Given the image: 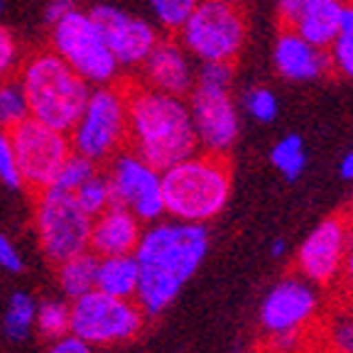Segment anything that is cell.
<instances>
[{
	"label": "cell",
	"instance_id": "1",
	"mask_svg": "<svg viewBox=\"0 0 353 353\" xmlns=\"http://www.w3.org/2000/svg\"><path fill=\"white\" fill-rule=\"evenodd\" d=\"M209 253V228L184 221H152L132 250L138 263L135 302L148 316L162 314L196 275Z\"/></svg>",
	"mask_w": 353,
	"mask_h": 353
},
{
	"label": "cell",
	"instance_id": "2",
	"mask_svg": "<svg viewBox=\"0 0 353 353\" xmlns=\"http://www.w3.org/2000/svg\"><path fill=\"white\" fill-rule=\"evenodd\" d=\"M128 150L154 170H167L199 150L184 96L154 91L145 83H125Z\"/></svg>",
	"mask_w": 353,
	"mask_h": 353
},
{
	"label": "cell",
	"instance_id": "3",
	"mask_svg": "<svg viewBox=\"0 0 353 353\" xmlns=\"http://www.w3.org/2000/svg\"><path fill=\"white\" fill-rule=\"evenodd\" d=\"M233 174L226 154L196 150L176 165L162 170L165 216L184 223H209L226 209Z\"/></svg>",
	"mask_w": 353,
	"mask_h": 353
},
{
	"label": "cell",
	"instance_id": "4",
	"mask_svg": "<svg viewBox=\"0 0 353 353\" xmlns=\"http://www.w3.org/2000/svg\"><path fill=\"white\" fill-rule=\"evenodd\" d=\"M17 81L28 99L30 118L64 132L72 130L91 91V86L52 50L34 52L22 61Z\"/></svg>",
	"mask_w": 353,
	"mask_h": 353
},
{
	"label": "cell",
	"instance_id": "5",
	"mask_svg": "<svg viewBox=\"0 0 353 353\" xmlns=\"http://www.w3.org/2000/svg\"><path fill=\"white\" fill-rule=\"evenodd\" d=\"M72 150L86 160L103 165L128 148V101L125 83L91 86L88 99L69 130Z\"/></svg>",
	"mask_w": 353,
	"mask_h": 353
},
{
	"label": "cell",
	"instance_id": "6",
	"mask_svg": "<svg viewBox=\"0 0 353 353\" xmlns=\"http://www.w3.org/2000/svg\"><path fill=\"white\" fill-rule=\"evenodd\" d=\"M176 39L192 59L231 61L245 44V17L226 0H199L176 30Z\"/></svg>",
	"mask_w": 353,
	"mask_h": 353
},
{
	"label": "cell",
	"instance_id": "7",
	"mask_svg": "<svg viewBox=\"0 0 353 353\" xmlns=\"http://www.w3.org/2000/svg\"><path fill=\"white\" fill-rule=\"evenodd\" d=\"M52 52L72 66L88 86L113 83L121 74L116 57L88 10L74 8L52 25Z\"/></svg>",
	"mask_w": 353,
	"mask_h": 353
},
{
	"label": "cell",
	"instance_id": "8",
	"mask_svg": "<svg viewBox=\"0 0 353 353\" xmlns=\"http://www.w3.org/2000/svg\"><path fill=\"white\" fill-rule=\"evenodd\" d=\"M91 216L77 204L72 192L47 187L34 194V231L42 255L50 263L88 250Z\"/></svg>",
	"mask_w": 353,
	"mask_h": 353
},
{
	"label": "cell",
	"instance_id": "9",
	"mask_svg": "<svg viewBox=\"0 0 353 353\" xmlns=\"http://www.w3.org/2000/svg\"><path fill=\"white\" fill-rule=\"evenodd\" d=\"M72 326L69 334L88 346H116L138 336L145 326V314L135 299L110 297L99 290L72 299Z\"/></svg>",
	"mask_w": 353,
	"mask_h": 353
},
{
	"label": "cell",
	"instance_id": "10",
	"mask_svg": "<svg viewBox=\"0 0 353 353\" xmlns=\"http://www.w3.org/2000/svg\"><path fill=\"white\" fill-rule=\"evenodd\" d=\"M12 150H15L17 170L22 176V187L32 194L52 187L66 157L74 152L69 143V132L44 125L34 118L15 123L8 128Z\"/></svg>",
	"mask_w": 353,
	"mask_h": 353
},
{
	"label": "cell",
	"instance_id": "11",
	"mask_svg": "<svg viewBox=\"0 0 353 353\" xmlns=\"http://www.w3.org/2000/svg\"><path fill=\"white\" fill-rule=\"evenodd\" d=\"M108 184L113 204L130 209L143 223H152L165 216L162 201V172L154 170L140 154L123 148L108 160Z\"/></svg>",
	"mask_w": 353,
	"mask_h": 353
},
{
	"label": "cell",
	"instance_id": "12",
	"mask_svg": "<svg viewBox=\"0 0 353 353\" xmlns=\"http://www.w3.org/2000/svg\"><path fill=\"white\" fill-rule=\"evenodd\" d=\"M351 243L353 228L346 214L329 216L321 223H316L299 245L297 272L319 290L336 285Z\"/></svg>",
	"mask_w": 353,
	"mask_h": 353
},
{
	"label": "cell",
	"instance_id": "13",
	"mask_svg": "<svg viewBox=\"0 0 353 353\" xmlns=\"http://www.w3.org/2000/svg\"><path fill=\"white\" fill-rule=\"evenodd\" d=\"M187 105L194 132H196L199 150L226 154L238 140V132H241L238 108L233 103L231 88L194 81Z\"/></svg>",
	"mask_w": 353,
	"mask_h": 353
},
{
	"label": "cell",
	"instance_id": "14",
	"mask_svg": "<svg viewBox=\"0 0 353 353\" xmlns=\"http://www.w3.org/2000/svg\"><path fill=\"white\" fill-rule=\"evenodd\" d=\"M321 294L302 275L282 277L260 304V326L268 336L280 334H302L319 312Z\"/></svg>",
	"mask_w": 353,
	"mask_h": 353
},
{
	"label": "cell",
	"instance_id": "15",
	"mask_svg": "<svg viewBox=\"0 0 353 353\" xmlns=\"http://www.w3.org/2000/svg\"><path fill=\"white\" fill-rule=\"evenodd\" d=\"M88 12L99 25L118 66L121 69H140L154 42L160 39V32L152 22L140 15H132L118 6H110V3L94 6Z\"/></svg>",
	"mask_w": 353,
	"mask_h": 353
},
{
	"label": "cell",
	"instance_id": "16",
	"mask_svg": "<svg viewBox=\"0 0 353 353\" xmlns=\"http://www.w3.org/2000/svg\"><path fill=\"white\" fill-rule=\"evenodd\" d=\"M143 83L154 91L172 96H187L196 81L192 57L184 50L179 39L160 37L140 64Z\"/></svg>",
	"mask_w": 353,
	"mask_h": 353
},
{
	"label": "cell",
	"instance_id": "17",
	"mask_svg": "<svg viewBox=\"0 0 353 353\" xmlns=\"http://www.w3.org/2000/svg\"><path fill=\"white\" fill-rule=\"evenodd\" d=\"M272 64L287 81H314L331 69L329 50L314 47L292 28H282L272 47Z\"/></svg>",
	"mask_w": 353,
	"mask_h": 353
},
{
	"label": "cell",
	"instance_id": "18",
	"mask_svg": "<svg viewBox=\"0 0 353 353\" xmlns=\"http://www.w3.org/2000/svg\"><path fill=\"white\" fill-rule=\"evenodd\" d=\"M140 233H143V221L138 216L121 204H110L91 221L88 250L99 258L132 253L140 241Z\"/></svg>",
	"mask_w": 353,
	"mask_h": 353
},
{
	"label": "cell",
	"instance_id": "19",
	"mask_svg": "<svg viewBox=\"0 0 353 353\" xmlns=\"http://www.w3.org/2000/svg\"><path fill=\"white\" fill-rule=\"evenodd\" d=\"M341 15L343 0H302L290 28L314 47L329 50L331 42L341 34Z\"/></svg>",
	"mask_w": 353,
	"mask_h": 353
},
{
	"label": "cell",
	"instance_id": "20",
	"mask_svg": "<svg viewBox=\"0 0 353 353\" xmlns=\"http://www.w3.org/2000/svg\"><path fill=\"white\" fill-rule=\"evenodd\" d=\"M94 290L110 297L135 299L138 292V263L135 255H101L96 265V282Z\"/></svg>",
	"mask_w": 353,
	"mask_h": 353
},
{
	"label": "cell",
	"instance_id": "21",
	"mask_svg": "<svg viewBox=\"0 0 353 353\" xmlns=\"http://www.w3.org/2000/svg\"><path fill=\"white\" fill-rule=\"evenodd\" d=\"M96 265H99V255L91 250H83V253L61 260L57 265V282H59L61 294L66 299H77L91 292L96 282Z\"/></svg>",
	"mask_w": 353,
	"mask_h": 353
},
{
	"label": "cell",
	"instance_id": "22",
	"mask_svg": "<svg viewBox=\"0 0 353 353\" xmlns=\"http://www.w3.org/2000/svg\"><path fill=\"white\" fill-rule=\"evenodd\" d=\"M34 314H37V299L22 290L12 292L3 314V334L12 343L25 341L34 331Z\"/></svg>",
	"mask_w": 353,
	"mask_h": 353
},
{
	"label": "cell",
	"instance_id": "23",
	"mask_svg": "<svg viewBox=\"0 0 353 353\" xmlns=\"http://www.w3.org/2000/svg\"><path fill=\"white\" fill-rule=\"evenodd\" d=\"M270 165L285 176L287 182H297L307 167V152H304V140L299 135H285L280 143L272 145Z\"/></svg>",
	"mask_w": 353,
	"mask_h": 353
},
{
	"label": "cell",
	"instance_id": "24",
	"mask_svg": "<svg viewBox=\"0 0 353 353\" xmlns=\"http://www.w3.org/2000/svg\"><path fill=\"white\" fill-rule=\"evenodd\" d=\"M72 326V304L61 302V299H44L37 304V314H34V331L42 339H54L69 334Z\"/></svg>",
	"mask_w": 353,
	"mask_h": 353
},
{
	"label": "cell",
	"instance_id": "25",
	"mask_svg": "<svg viewBox=\"0 0 353 353\" xmlns=\"http://www.w3.org/2000/svg\"><path fill=\"white\" fill-rule=\"evenodd\" d=\"M72 194H74V199H77V204L81 206L91 219L99 216L105 206L113 204V199H110L108 176H105V172H101V170H96L94 174L88 176L83 184H79Z\"/></svg>",
	"mask_w": 353,
	"mask_h": 353
},
{
	"label": "cell",
	"instance_id": "26",
	"mask_svg": "<svg viewBox=\"0 0 353 353\" xmlns=\"http://www.w3.org/2000/svg\"><path fill=\"white\" fill-rule=\"evenodd\" d=\"M28 116V99H25V91H22L17 77L3 79L0 81V128L8 130L15 123L25 121Z\"/></svg>",
	"mask_w": 353,
	"mask_h": 353
},
{
	"label": "cell",
	"instance_id": "27",
	"mask_svg": "<svg viewBox=\"0 0 353 353\" xmlns=\"http://www.w3.org/2000/svg\"><path fill=\"white\" fill-rule=\"evenodd\" d=\"M145 3L152 12L154 25H160L167 32H176L199 0H145Z\"/></svg>",
	"mask_w": 353,
	"mask_h": 353
},
{
	"label": "cell",
	"instance_id": "28",
	"mask_svg": "<svg viewBox=\"0 0 353 353\" xmlns=\"http://www.w3.org/2000/svg\"><path fill=\"white\" fill-rule=\"evenodd\" d=\"M243 108L253 121L258 123H272L280 113V103H277V96L272 94L270 88L265 86H253L243 94Z\"/></svg>",
	"mask_w": 353,
	"mask_h": 353
},
{
	"label": "cell",
	"instance_id": "29",
	"mask_svg": "<svg viewBox=\"0 0 353 353\" xmlns=\"http://www.w3.org/2000/svg\"><path fill=\"white\" fill-rule=\"evenodd\" d=\"M96 170H99L96 162H91V160H86V157H81V154L72 152L69 157H66L64 165H61L59 174H57V179H54L52 187L64 189V192H74V189H77L79 184L86 182L88 176L94 174Z\"/></svg>",
	"mask_w": 353,
	"mask_h": 353
},
{
	"label": "cell",
	"instance_id": "30",
	"mask_svg": "<svg viewBox=\"0 0 353 353\" xmlns=\"http://www.w3.org/2000/svg\"><path fill=\"white\" fill-rule=\"evenodd\" d=\"M326 343L331 353H353V309L331 316L326 324Z\"/></svg>",
	"mask_w": 353,
	"mask_h": 353
},
{
	"label": "cell",
	"instance_id": "31",
	"mask_svg": "<svg viewBox=\"0 0 353 353\" xmlns=\"http://www.w3.org/2000/svg\"><path fill=\"white\" fill-rule=\"evenodd\" d=\"M0 182L6 184L8 189H22V176L20 170H17L15 150H12L10 135L3 128H0Z\"/></svg>",
	"mask_w": 353,
	"mask_h": 353
},
{
	"label": "cell",
	"instance_id": "32",
	"mask_svg": "<svg viewBox=\"0 0 353 353\" xmlns=\"http://www.w3.org/2000/svg\"><path fill=\"white\" fill-rule=\"evenodd\" d=\"M331 69L353 79V32H341L329 47Z\"/></svg>",
	"mask_w": 353,
	"mask_h": 353
},
{
	"label": "cell",
	"instance_id": "33",
	"mask_svg": "<svg viewBox=\"0 0 353 353\" xmlns=\"http://www.w3.org/2000/svg\"><path fill=\"white\" fill-rule=\"evenodd\" d=\"M20 64V47L17 39L6 25H0V81L12 77Z\"/></svg>",
	"mask_w": 353,
	"mask_h": 353
},
{
	"label": "cell",
	"instance_id": "34",
	"mask_svg": "<svg viewBox=\"0 0 353 353\" xmlns=\"http://www.w3.org/2000/svg\"><path fill=\"white\" fill-rule=\"evenodd\" d=\"M231 81H233L231 61H204L196 74V83H209V86L231 88Z\"/></svg>",
	"mask_w": 353,
	"mask_h": 353
},
{
	"label": "cell",
	"instance_id": "35",
	"mask_svg": "<svg viewBox=\"0 0 353 353\" xmlns=\"http://www.w3.org/2000/svg\"><path fill=\"white\" fill-rule=\"evenodd\" d=\"M0 270L12 272V275L25 270V260H22L20 250L15 248V243L6 233H0Z\"/></svg>",
	"mask_w": 353,
	"mask_h": 353
},
{
	"label": "cell",
	"instance_id": "36",
	"mask_svg": "<svg viewBox=\"0 0 353 353\" xmlns=\"http://www.w3.org/2000/svg\"><path fill=\"white\" fill-rule=\"evenodd\" d=\"M47 353H94V346H88L74 334H64V336L54 339L47 348Z\"/></svg>",
	"mask_w": 353,
	"mask_h": 353
},
{
	"label": "cell",
	"instance_id": "37",
	"mask_svg": "<svg viewBox=\"0 0 353 353\" xmlns=\"http://www.w3.org/2000/svg\"><path fill=\"white\" fill-rule=\"evenodd\" d=\"M74 8H77L74 0H50L47 8H44V20H47V25H54L57 20H61L64 15H69Z\"/></svg>",
	"mask_w": 353,
	"mask_h": 353
},
{
	"label": "cell",
	"instance_id": "38",
	"mask_svg": "<svg viewBox=\"0 0 353 353\" xmlns=\"http://www.w3.org/2000/svg\"><path fill=\"white\" fill-rule=\"evenodd\" d=\"M339 282H341L343 292H346L348 297H351V302H353V243H351V248H348V253H346V260H343L341 277H339Z\"/></svg>",
	"mask_w": 353,
	"mask_h": 353
},
{
	"label": "cell",
	"instance_id": "39",
	"mask_svg": "<svg viewBox=\"0 0 353 353\" xmlns=\"http://www.w3.org/2000/svg\"><path fill=\"white\" fill-rule=\"evenodd\" d=\"M302 0H277V15H280L282 28H290V22L297 15Z\"/></svg>",
	"mask_w": 353,
	"mask_h": 353
},
{
	"label": "cell",
	"instance_id": "40",
	"mask_svg": "<svg viewBox=\"0 0 353 353\" xmlns=\"http://www.w3.org/2000/svg\"><path fill=\"white\" fill-rule=\"evenodd\" d=\"M339 174H341V179H346V182H353V150L341 157V162H339Z\"/></svg>",
	"mask_w": 353,
	"mask_h": 353
},
{
	"label": "cell",
	"instance_id": "41",
	"mask_svg": "<svg viewBox=\"0 0 353 353\" xmlns=\"http://www.w3.org/2000/svg\"><path fill=\"white\" fill-rule=\"evenodd\" d=\"M341 32H353V0H351V3H343Z\"/></svg>",
	"mask_w": 353,
	"mask_h": 353
},
{
	"label": "cell",
	"instance_id": "42",
	"mask_svg": "<svg viewBox=\"0 0 353 353\" xmlns=\"http://www.w3.org/2000/svg\"><path fill=\"white\" fill-rule=\"evenodd\" d=\"M285 253H287V243L282 241V238H277V241L270 245V255H272V258H282Z\"/></svg>",
	"mask_w": 353,
	"mask_h": 353
},
{
	"label": "cell",
	"instance_id": "43",
	"mask_svg": "<svg viewBox=\"0 0 353 353\" xmlns=\"http://www.w3.org/2000/svg\"><path fill=\"white\" fill-rule=\"evenodd\" d=\"M346 219H348V223H351V228H353V196H351V204H348Z\"/></svg>",
	"mask_w": 353,
	"mask_h": 353
},
{
	"label": "cell",
	"instance_id": "44",
	"mask_svg": "<svg viewBox=\"0 0 353 353\" xmlns=\"http://www.w3.org/2000/svg\"><path fill=\"white\" fill-rule=\"evenodd\" d=\"M226 3H233V6H241L243 0H226Z\"/></svg>",
	"mask_w": 353,
	"mask_h": 353
},
{
	"label": "cell",
	"instance_id": "45",
	"mask_svg": "<svg viewBox=\"0 0 353 353\" xmlns=\"http://www.w3.org/2000/svg\"><path fill=\"white\" fill-rule=\"evenodd\" d=\"M3 8H6V0H0V12H3Z\"/></svg>",
	"mask_w": 353,
	"mask_h": 353
},
{
	"label": "cell",
	"instance_id": "46",
	"mask_svg": "<svg viewBox=\"0 0 353 353\" xmlns=\"http://www.w3.org/2000/svg\"><path fill=\"white\" fill-rule=\"evenodd\" d=\"M343 3H351V0H343Z\"/></svg>",
	"mask_w": 353,
	"mask_h": 353
}]
</instances>
